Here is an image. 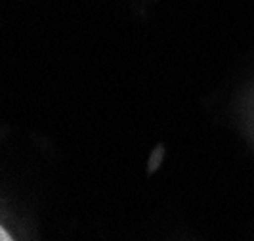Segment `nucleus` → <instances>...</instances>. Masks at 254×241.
Returning a JSON list of instances; mask_svg holds the SVG:
<instances>
[{"label": "nucleus", "instance_id": "obj_1", "mask_svg": "<svg viewBox=\"0 0 254 241\" xmlns=\"http://www.w3.org/2000/svg\"><path fill=\"white\" fill-rule=\"evenodd\" d=\"M0 241H13L12 238H10V234L2 228V226H0Z\"/></svg>", "mask_w": 254, "mask_h": 241}]
</instances>
